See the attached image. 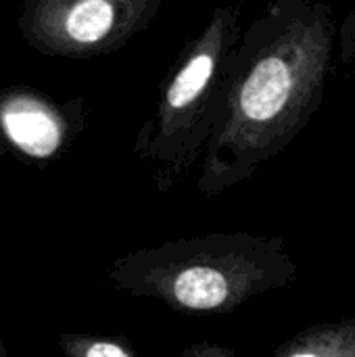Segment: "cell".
<instances>
[{"mask_svg": "<svg viewBox=\"0 0 355 357\" xmlns=\"http://www.w3.org/2000/svg\"><path fill=\"white\" fill-rule=\"evenodd\" d=\"M337 17L320 0H274L241 31L224 109L201 159L197 190L211 199L285 153L326 96Z\"/></svg>", "mask_w": 355, "mask_h": 357, "instance_id": "6da1fadb", "label": "cell"}, {"mask_svg": "<svg viewBox=\"0 0 355 357\" xmlns=\"http://www.w3.org/2000/svg\"><path fill=\"white\" fill-rule=\"evenodd\" d=\"M299 266L282 236L209 232L117 257L107 280L121 293L184 314H232L257 295L291 287Z\"/></svg>", "mask_w": 355, "mask_h": 357, "instance_id": "7a4b0ae2", "label": "cell"}, {"mask_svg": "<svg viewBox=\"0 0 355 357\" xmlns=\"http://www.w3.org/2000/svg\"><path fill=\"white\" fill-rule=\"evenodd\" d=\"M241 31L239 4L213 8L163 79L155 109L134 142V155L151 167L159 192L172 190L201 163L224 109L228 61Z\"/></svg>", "mask_w": 355, "mask_h": 357, "instance_id": "3957f363", "label": "cell"}, {"mask_svg": "<svg viewBox=\"0 0 355 357\" xmlns=\"http://www.w3.org/2000/svg\"><path fill=\"white\" fill-rule=\"evenodd\" d=\"M161 0H27L17 27L29 48L56 59L121 50L157 17Z\"/></svg>", "mask_w": 355, "mask_h": 357, "instance_id": "277c9868", "label": "cell"}, {"mask_svg": "<svg viewBox=\"0 0 355 357\" xmlns=\"http://www.w3.org/2000/svg\"><path fill=\"white\" fill-rule=\"evenodd\" d=\"M86 123L84 98L56 100L27 86L0 90V146L23 161L59 159L86 130Z\"/></svg>", "mask_w": 355, "mask_h": 357, "instance_id": "5b68a950", "label": "cell"}, {"mask_svg": "<svg viewBox=\"0 0 355 357\" xmlns=\"http://www.w3.org/2000/svg\"><path fill=\"white\" fill-rule=\"evenodd\" d=\"M272 357H355V316L303 328L280 343Z\"/></svg>", "mask_w": 355, "mask_h": 357, "instance_id": "8992f818", "label": "cell"}, {"mask_svg": "<svg viewBox=\"0 0 355 357\" xmlns=\"http://www.w3.org/2000/svg\"><path fill=\"white\" fill-rule=\"evenodd\" d=\"M59 347L65 357H138L123 341L98 335H61Z\"/></svg>", "mask_w": 355, "mask_h": 357, "instance_id": "52a82bcc", "label": "cell"}, {"mask_svg": "<svg viewBox=\"0 0 355 357\" xmlns=\"http://www.w3.org/2000/svg\"><path fill=\"white\" fill-rule=\"evenodd\" d=\"M337 42H339L341 63L347 67H355V6L341 21L337 29Z\"/></svg>", "mask_w": 355, "mask_h": 357, "instance_id": "ba28073f", "label": "cell"}, {"mask_svg": "<svg viewBox=\"0 0 355 357\" xmlns=\"http://www.w3.org/2000/svg\"><path fill=\"white\" fill-rule=\"evenodd\" d=\"M180 357H239L234 349L218 343H192L182 349Z\"/></svg>", "mask_w": 355, "mask_h": 357, "instance_id": "9c48e42d", "label": "cell"}, {"mask_svg": "<svg viewBox=\"0 0 355 357\" xmlns=\"http://www.w3.org/2000/svg\"><path fill=\"white\" fill-rule=\"evenodd\" d=\"M0 357H10L8 356V351H6V345H4L2 339H0Z\"/></svg>", "mask_w": 355, "mask_h": 357, "instance_id": "30bf717a", "label": "cell"}]
</instances>
